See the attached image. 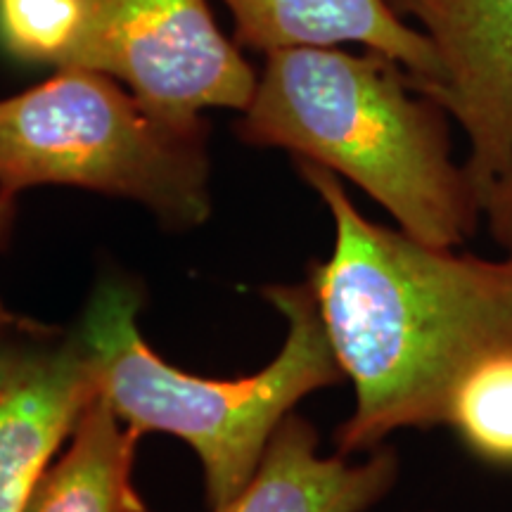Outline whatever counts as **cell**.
Listing matches in <instances>:
<instances>
[{
  "mask_svg": "<svg viewBox=\"0 0 512 512\" xmlns=\"http://www.w3.org/2000/svg\"><path fill=\"white\" fill-rule=\"evenodd\" d=\"M297 171L335 223V245L309 285L354 411L337 453H370L401 430L446 427L479 375L512 363V259L434 247L366 219L325 166Z\"/></svg>",
  "mask_w": 512,
  "mask_h": 512,
  "instance_id": "6da1fadb",
  "label": "cell"
},
{
  "mask_svg": "<svg viewBox=\"0 0 512 512\" xmlns=\"http://www.w3.org/2000/svg\"><path fill=\"white\" fill-rule=\"evenodd\" d=\"M15 214H17V195L0 190V247H3L5 240H8L12 223H15Z\"/></svg>",
  "mask_w": 512,
  "mask_h": 512,
  "instance_id": "9a60e30c",
  "label": "cell"
},
{
  "mask_svg": "<svg viewBox=\"0 0 512 512\" xmlns=\"http://www.w3.org/2000/svg\"><path fill=\"white\" fill-rule=\"evenodd\" d=\"M437 50L441 76L413 86L465 133L479 202L512 164V0H392Z\"/></svg>",
  "mask_w": 512,
  "mask_h": 512,
  "instance_id": "8992f818",
  "label": "cell"
},
{
  "mask_svg": "<svg viewBox=\"0 0 512 512\" xmlns=\"http://www.w3.org/2000/svg\"><path fill=\"white\" fill-rule=\"evenodd\" d=\"M287 323L278 356L259 373L211 380L159 358L138 330L140 294L121 280L93 292L79 332L100 394L133 432H164L200 458L211 510L238 496L268 441L297 403L347 380L320 318L309 280L266 287Z\"/></svg>",
  "mask_w": 512,
  "mask_h": 512,
  "instance_id": "3957f363",
  "label": "cell"
},
{
  "mask_svg": "<svg viewBox=\"0 0 512 512\" xmlns=\"http://www.w3.org/2000/svg\"><path fill=\"white\" fill-rule=\"evenodd\" d=\"M95 0H0V50L34 67L86 69Z\"/></svg>",
  "mask_w": 512,
  "mask_h": 512,
  "instance_id": "8fae6325",
  "label": "cell"
},
{
  "mask_svg": "<svg viewBox=\"0 0 512 512\" xmlns=\"http://www.w3.org/2000/svg\"><path fill=\"white\" fill-rule=\"evenodd\" d=\"M207 121L159 117L112 76L60 69L0 100V190L69 185L143 204L171 230L211 214Z\"/></svg>",
  "mask_w": 512,
  "mask_h": 512,
  "instance_id": "277c9868",
  "label": "cell"
},
{
  "mask_svg": "<svg viewBox=\"0 0 512 512\" xmlns=\"http://www.w3.org/2000/svg\"><path fill=\"white\" fill-rule=\"evenodd\" d=\"M98 394L79 332H50L0 403V512L24 510L57 448Z\"/></svg>",
  "mask_w": 512,
  "mask_h": 512,
  "instance_id": "52a82bcc",
  "label": "cell"
},
{
  "mask_svg": "<svg viewBox=\"0 0 512 512\" xmlns=\"http://www.w3.org/2000/svg\"><path fill=\"white\" fill-rule=\"evenodd\" d=\"M446 427L477 460L512 467V363L479 375L465 387Z\"/></svg>",
  "mask_w": 512,
  "mask_h": 512,
  "instance_id": "7c38bea8",
  "label": "cell"
},
{
  "mask_svg": "<svg viewBox=\"0 0 512 512\" xmlns=\"http://www.w3.org/2000/svg\"><path fill=\"white\" fill-rule=\"evenodd\" d=\"M323 456L316 427L290 413L238 496L214 512H368L399 479V456L377 446L366 460Z\"/></svg>",
  "mask_w": 512,
  "mask_h": 512,
  "instance_id": "9c48e42d",
  "label": "cell"
},
{
  "mask_svg": "<svg viewBox=\"0 0 512 512\" xmlns=\"http://www.w3.org/2000/svg\"><path fill=\"white\" fill-rule=\"evenodd\" d=\"M50 328L34 320L19 318L0 304V403L8 394L24 361L34 354V349L50 335Z\"/></svg>",
  "mask_w": 512,
  "mask_h": 512,
  "instance_id": "4fadbf2b",
  "label": "cell"
},
{
  "mask_svg": "<svg viewBox=\"0 0 512 512\" xmlns=\"http://www.w3.org/2000/svg\"><path fill=\"white\" fill-rule=\"evenodd\" d=\"M86 69L178 124L202 121L207 110L242 112L259 79L207 0H95Z\"/></svg>",
  "mask_w": 512,
  "mask_h": 512,
  "instance_id": "5b68a950",
  "label": "cell"
},
{
  "mask_svg": "<svg viewBox=\"0 0 512 512\" xmlns=\"http://www.w3.org/2000/svg\"><path fill=\"white\" fill-rule=\"evenodd\" d=\"M138 434L102 394L76 420L64 456L48 465L22 512H147L131 482Z\"/></svg>",
  "mask_w": 512,
  "mask_h": 512,
  "instance_id": "30bf717a",
  "label": "cell"
},
{
  "mask_svg": "<svg viewBox=\"0 0 512 512\" xmlns=\"http://www.w3.org/2000/svg\"><path fill=\"white\" fill-rule=\"evenodd\" d=\"M482 221L489 238L512 259V164L489 185L482 197Z\"/></svg>",
  "mask_w": 512,
  "mask_h": 512,
  "instance_id": "5bb4252c",
  "label": "cell"
},
{
  "mask_svg": "<svg viewBox=\"0 0 512 512\" xmlns=\"http://www.w3.org/2000/svg\"><path fill=\"white\" fill-rule=\"evenodd\" d=\"M264 57L240 140L347 178L415 240L458 249L475 238L482 202L465 164L453 162L448 114L399 62L342 48Z\"/></svg>",
  "mask_w": 512,
  "mask_h": 512,
  "instance_id": "7a4b0ae2",
  "label": "cell"
},
{
  "mask_svg": "<svg viewBox=\"0 0 512 512\" xmlns=\"http://www.w3.org/2000/svg\"><path fill=\"white\" fill-rule=\"evenodd\" d=\"M238 46L271 55L290 48L356 43L399 62L413 86L437 81L441 64L425 31L406 22L392 0H223Z\"/></svg>",
  "mask_w": 512,
  "mask_h": 512,
  "instance_id": "ba28073f",
  "label": "cell"
}]
</instances>
